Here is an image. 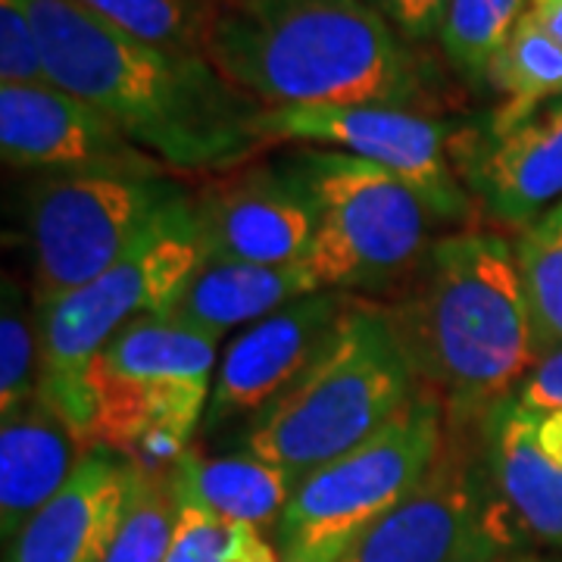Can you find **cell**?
Here are the masks:
<instances>
[{
  "instance_id": "7402d4cb",
  "label": "cell",
  "mask_w": 562,
  "mask_h": 562,
  "mask_svg": "<svg viewBox=\"0 0 562 562\" xmlns=\"http://www.w3.org/2000/svg\"><path fill=\"white\" fill-rule=\"evenodd\" d=\"M531 0H450L441 29V50L453 72L472 88L487 85V69Z\"/></svg>"
},
{
  "instance_id": "44dd1931",
  "label": "cell",
  "mask_w": 562,
  "mask_h": 562,
  "mask_svg": "<svg viewBox=\"0 0 562 562\" xmlns=\"http://www.w3.org/2000/svg\"><path fill=\"white\" fill-rule=\"evenodd\" d=\"M487 88L503 98L501 106L484 116L491 135L516 128L531 113L562 98V44L531 16V10L491 63Z\"/></svg>"
},
{
  "instance_id": "6da1fadb",
  "label": "cell",
  "mask_w": 562,
  "mask_h": 562,
  "mask_svg": "<svg viewBox=\"0 0 562 562\" xmlns=\"http://www.w3.org/2000/svg\"><path fill=\"white\" fill-rule=\"evenodd\" d=\"M50 81L94 106L176 176H216L262 154L260 103L201 54L132 38L69 0H22Z\"/></svg>"
},
{
  "instance_id": "ac0fdd59",
  "label": "cell",
  "mask_w": 562,
  "mask_h": 562,
  "mask_svg": "<svg viewBox=\"0 0 562 562\" xmlns=\"http://www.w3.org/2000/svg\"><path fill=\"white\" fill-rule=\"evenodd\" d=\"M91 447L60 413L35 397L0 428V531L13 541L44 503L60 494Z\"/></svg>"
},
{
  "instance_id": "5bb4252c",
  "label": "cell",
  "mask_w": 562,
  "mask_h": 562,
  "mask_svg": "<svg viewBox=\"0 0 562 562\" xmlns=\"http://www.w3.org/2000/svg\"><path fill=\"white\" fill-rule=\"evenodd\" d=\"M357 294L319 291L247 325L222 353L206 403L203 431L216 435L232 422H250L276 403L316 360Z\"/></svg>"
},
{
  "instance_id": "cb8c5ba5",
  "label": "cell",
  "mask_w": 562,
  "mask_h": 562,
  "mask_svg": "<svg viewBox=\"0 0 562 562\" xmlns=\"http://www.w3.org/2000/svg\"><path fill=\"white\" fill-rule=\"evenodd\" d=\"M516 260L543 357L562 347V201L519 232Z\"/></svg>"
},
{
  "instance_id": "7a4b0ae2",
  "label": "cell",
  "mask_w": 562,
  "mask_h": 562,
  "mask_svg": "<svg viewBox=\"0 0 562 562\" xmlns=\"http://www.w3.org/2000/svg\"><path fill=\"white\" fill-rule=\"evenodd\" d=\"M382 310L416 384L443 406L447 428L479 425L541 360L516 244L497 232L435 238Z\"/></svg>"
},
{
  "instance_id": "1f68e13d",
  "label": "cell",
  "mask_w": 562,
  "mask_h": 562,
  "mask_svg": "<svg viewBox=\"0 0 562 562\" xmlns=\"http://www.w3.org/2000/svg\"><path fill=\"white\" fill-rule=\"evenodd\" d=\"M497 562H543L541 557H535V553H516V557H506V560Z\"/></svg>"
},
{
  "instance_id": "d6986e66",
  "label": "cell",
  "mask_w": 562,
  "mask_h": 562,
  "mask_svg": "<svg viewBox=\"0 0 562 562\" xmlns=\"http://www.w3.org/2000/svg\"><path fill=\"white\" fill-rule=\"evenodd\" d=\"M306 294H319V284L303 260L288 266L203 260L157 316L220 341L225 331L266 319Z\"/></svg>"
},
{
  "instance_id": "e0dca14e",
  "label": "cell",
  "mask_w": 562,
  "mask_h": 562,
  "mask_svg": "<svg viewBox=\"0 0 562 562\" xmlns=\"http://www.w3.org/2000/svg\"><path fill=\"white\" fill-rule=\"evenodd\" d=\"M135 465L94 447L60 494L44 503L7 547L3 562H103L120 531Z\"/></svg>"
},
{
  "instance_id": "f546056e",
  "label": "cell",
  "mask_w": 562,
  "mask_h": 562,
  "mask_svg": "<svg viewBox=\"0 0 562 562\" xmlns=\"http://www.w3.org/2000/svg\"><path fill=\"white\" fill-rule=\"evenodd\" d=\"M513 397L535 409L562 406V347L543 353L541 360L535 362V369L525 375V382L516 387Z\"/></svg>"
},
{
  "instance_id": "484cf974",
  "label": "cell",
  "mask_w": 562,
  "mask_h": 562,
  "mask_svg": "<svg viewBox=\"0 0 562 562\" xmlns=\"http://www.w3.org/2000/svg\"><path fill=\"white\" fill-rule=\"evenodd\" d=\"M179 503L169 475L135 469V482L120 531L110 543L103 562H166Z\"/></svg>"
},
{
  "instance_id": "4316f807",
  "label": "cell",
  "mask_w": 562,
  "mask_h": 562,
  "mask_svg": "<svg viewBox=\"0 0 562 562\" xmlns=\"http://www.w3.org/2000/svg\"><path fill=\"white\" fill-rule=\"evenodd\" d=\"M166 562H281V553L276 543L262 538L260 528L228 522L191 503H179Z\"/></svg>"
},
{
  "instance_id": "83f0119b",
  "label": "cell",
  "mask_w": 562,
  "mask_h": 562,
  "mask_svg": "<svg viewBox=\"0 0 562 562\" xmlns=\"http://www.w3.org/2000/svg\"><path fill=\"white\" fill-rule=\"evenodd\" d=\"M35 22L22 0H0V85H47Z\"/></svg>"
},
{
  "instance_id": "8992f818",
  "label": "cell",
  "mask_w": 562,
  "mask_h": 562,
  "mask_svg": "<svg viewBox=\"0 0 562 562\" xmlns=\"http://www.w3.org/2000/svg\"><path fill=\"white\" fill-rule=\"evenodd\" d=\"M216 341L160 316L125 325L88 369L91 447L140 472L172 475L213 394Z\"/></svg>"
},
{
  "instance_id": "2e32d148",
  "label": "cell",
  "mask_w": 562,
  "mask_h": 562,
  "mask_svg": "<svg viewBox=\"0 0 562 562\" xmlns=\"http://www.w3.org/2000/svg\"><path fill=\"white\" fill-rule=\"evenodd\" d=\"M479 441L491 479L525 531L562 547V406L535 409L506 397L484 413Z\"/></svg>"
},
{
  "instance_id": "30bf717a",
  "label": "cell",
  "mask_w": 562,
  "mask_h": 562,
  "mask_svg": "<svg viewBox=\"0 0 562 562\" xmlns=\"http://www.w3.org/2000/svg\"><path fill=\"white\" fill-rule=\"evenodd\" d=\"M528 538L487 472L472 425L447 428L425 479L341 562H497L528 553Z\"/></svg>"
},
{
  "instance_id": "5b68a950",
  "label": "cell",
  "mask_w": 562,
  "mask_h": 562,
  "mask_svg": "<svg viewBox=\"0 0 562 562\" xmlns=\"http://www.w3.org/2000/svg\"><path fill=\"white\" fill-rule=\"evenodd\" d=\"M203 262L194 194L166 206L120 260L41 313V397L91 447L88 369L125 325L162 313ZM94 450V447H91Z\"/></svg>"
},
{
  "instance_id": "603a6c76",
  "label": "cell",
  "mask_w": 562,
  "mask_h": 562,
  "mask_svg": "<svg viewBox=\"0 0 562 562\" xmlns=\"http://www.w3.org/2000/svg\"><path fill=\"white\" fill-rule=\"evenodd\" d=\"M94 20L120 29L132 38L201 54L206 50V32L213 22V7H201L194 0H69Z\"/></svg>"
},
{
  "instance_id": "8fae6325",
  "label": "cell",
  "mask_w": 562,
  "mask_h": 562,
  "mask_svg": "<svg viewBox=\"0 0 562 562\" xmlns=\"http://www.w3.org/2000/svg\"><path fill=\"white\" fill-rule=\"evenodd\" d=\"M460 122L401 106H291L260 110L254 132L262 147L313 144L379 162L419 194L431 220L475 228V201L457 176L450 147Z\"/></svg>"
},
{
  "instance_id": "4dcf8cb0",
  "label": "cell",
  "mask_w": 562,
  "mask_h": 562,
  "mask_svg": "<svg viewBox=\"0 0 562 562\" xmlns=\"http://www.w3.org/2000/svg\"><path fill=\"white\" fill-rule=\"evenodd\" d=\"M531 16L562 44V0H531Z\"/></svg>"
},
{
  "instance_id": "7c38bea8",
  "label": "cell",
  "mask_w": 562,
  "mask_h": 562,
  "mask_svg": "<svg viewBox=\"0 0 562 562\" xmlns=\"http://www.w3.org/2000/svg\"><path fill=\"white\" fill-rule=\"evenodd\" d=\"M203 260L288 266L316 235V201L291 157L206 176L194 191Z\"/></svg>"
},
{
  "instance_id": "f1b7e54d",
  "label": "cell",
  "mask_w": 562,
  "mask_h": 562,
  "mask_svg": "<svg viewBox=\"0 0 562 562\" xmlns=\"http://www.w3.org/2000/svg\"><path fill=\"white\" fill-rule=\"evenodd\" d=\"M409 44L441 38L450 0H366Z\"/></svg>"
},
{
  "instance_id": "d4e9b609",
  "label": "cell",
  "mask_w": 562,
  "mask_h": 562,
  "mask_svg": "<svg viewBox=\"0 0 562 562\" xmlns=\"http://www.w3.org/2000/svg\"><path fill=\"white\" fill-rule=\"evenodd\" d=\"M41 391V313L16 279H3L0 306V413H20Z\"/></svg>"
},
{
  "instance_id": "ffe728a7",
  "label": "cell",
  "mask_w": 562,
  "mask_h": 562,
  "mask_svg": "<svg viewBox=\"0 0 562 562\" xmlns=\"http://www.w3.org/2000/svg\"><path fill=\"white\" fill-rule=\"evenodd\" d=\"M176 501L191 503L210 516L250 528H276L291 501L297 482L276 462L260 460L254 453L206 457L191 447L172 469Z\"/></svg>"
},
{
  "instance_id": "d6a6232c",
  "label": "cell",
  "mask_w": 562,
  "mask_h": 562,
  "mask_svg": "<svg viewBox=\"0 0 562 562\" xmlns=\"http://www.w3.org/2000/svg\"><path fill=\"white\" fill-rule=\"evenodd\" d=\"M194 3H201V7H213V10H216L222 0H194Z\"/></svg>"
},
{
  "instance_id": "277c9868",
  "label": "cell",
  "mask_w": 562,
  "mask_h": 562,
  "mask_svg": "<svg viewBox=\"0 0 562 562\" xmlns=\"http://www.w3.org/2000/svg\"><path fill=\"white\" fill-rule=\"evenodd\" d=\"M419 391L379 303L353 297L316 360L244 431V450L301 484L379 435Z\"/></svg>"
},
{
  "instance_id": "9c48e42d",
  "label": "cell",
  "mask_w": 562,
  "mask_h": 562,
  "mask_svg": "<svg viewBox=\"0 0 562 562\" xmlns=\"http://www.w3.org/2000/svg\"><path fill=\"white\" fill-rule=\"evenodd\" d=\"M184 194L188 188L172 176L44 172L32 181L25 235L38 310L106 272Z\"/></svg>"
},
{
  "instance_id": "4fadbf2b",
  "label": "cell",
  "mask_w": 562,
  "mask_h": 562,
  "mask_svg": "<svg viewBox=\"0 0 562 562\" xmlns=\"http://www.w3.org/2000/svg\"><path fill=\"white\" fill-rule=\"evenodd\" d=\"M0 154L38 172L176 176L76 94L47 85H0Z\"/></svg>"
},
{
  "instance_id": "52a82bcc",
  "label": "cell",
  "mask_w": 562,
  "mask_h": 562,
  "mask_svg": "<svg viewBox=\"0 0 562 562\" xmlns=\"http://www.w3.org/2000/svg\"><path fill=\"white\" fill-rule=\"evenodd\" d=\"M294 166L316 201L306 269L319 291H391L428 250L431 213L419 194L379 162L301 147Z\"/></svg>"
},
{
  "instance_id": "9a60e30c",
  "label": "cell",
  "mask_w": 562,
  "mask_h": 562,
  "mask_svg": "<svg viewBox=\"0 0 562 562\" xmlns=\"http://www.w3.org/2000/svg\"><path fill=\"white\" fill-rule=\"evenodd\" d=\"M450 157L484 216L525 232L562 201V98L503 135L484 120L460 122Z\"/></svg>"
},
{
  "instance_id": "3957f363",
  "label": "cell",
  "mask_w": 562,
  "mask_h": 562,
  "mask_svg": "<svg viewBox=\"0 0 562 562\" xmlns=\"http://www.w3.org/2000/svg\"><path fill=\"white\" fill-rule=\"evenodd\" d=\"M203 57L262 110L441 101L435 69L366 0H222Z\"/></svg>"
},
{
  "instance_id": "836d02e7",
  "label": "cell",
  "mask_w": 562,
  "mask_h": 562,
  "mask_svg": "<svg viewBox=\"0 0 562 562\" xmlns=\"http://www.w3.org/2000/svg\"><path fill=\"white\" fill-rule=\"evenodd\" d=\"M281 562H335V560H281Z\"/></svg>"
},
{
  "instance_id": "ba28073f",
  "label": "cell",
  "mask_w": 562,
  "mask_h": 562,
  "mask_svg": "<svg viewBox=\"0 0 562 562\" xmlns=\"http://www.w3.org/2000/svg\"><path fill=\"white\" fill-rule=\"evenodd\" d=\"M447 441V416L419 387L379 435L306 475L276 525L281 560H335L425 479Z\"/></svg>"
}]
</instances>
